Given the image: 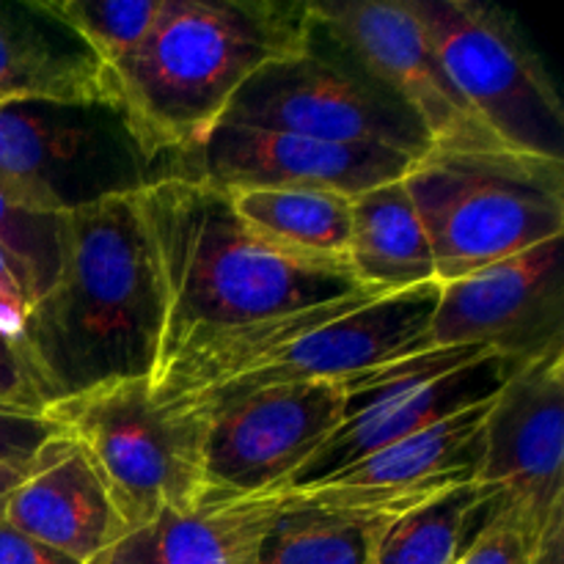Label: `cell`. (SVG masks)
Instances as JSON below:
<instances>
[{
    "label": "cell",
    "mask_w": 564,
    "mask_h": 564,
    "mask_svg": "<svg viewBox=\"0 0 564 564\" xmlns=\"http://www.w3.org/2000/svg\"><path fill=\"white\" fill-rule=\"evenodd\" d=\"M138 202L165 297L154 378L209 341L369 292L347 262L264 240L235 213L226 193L204 182L163 180Z\"/></svg>",
    "instance_id": "obj_1"
},
{
    "label": "cell",
    "mask_w": 564,
    "mask_h": 564,
    "mask_svg": "<svg viewBox=\"0 0 564 564\" xmlns=\"http://www.w3.org/2000/svg\"><path fill=\"white\" fill-rule=\"evenodd\" d=\"M163 325V281L138 196L64 215L58 279L28 306L17 336L42 400L152 380Z\"/></svg>",
    "instance_id": "obj_2"
},
{
    "label": "cell",
    "mask_w": 564,
    "mask_h": 564,
    "mask_svg": "<svg viewBox=\"0 0 564 564\" xmlns=\"http://www.w3.org/2000/svg\"><path fill=\"white\" fill-rule=\"evenodd\" d=\"M308 36V3L163 0L149 36L113 69L116 97L158 152H185L253 72L303 53Z\"/></svg>",
    "instance_id": "obj_3"
},
{
    "label": "cell",
    "mask_w": 564,
    "mask_h": 564,
    "mask_svg": "<svg viewBox=\"0 0 564 564\" xmlns=\"http://www.w3.org/2000/svg\"><path fill=\"white\" fill-rule=\"evenodd\" d=\"M435 259L449 284L564 237V163L516 149L433 147L405 174Z\"/></svg>",
    "instance_id": "obj_4"
},
{
    "label": "cell",
    "mask_w": 564,
    "mask_h": 564,
    "mask_svg": "<svg viewBox=\"0 0 564 564\" xmlns=\"http://www.w3.org/2000/svg\"><path fill=\"white\" fill-rule=\"evenodd\" d=\"M171 176L174 154L158 152L119 102H0V193L17 207L69 215Z\"/></svg>",
    "instance_id": "obj_5"
},
{
    "label": "cell",
    "mask_w": 564,
    "mask_h": 564,
    "mask_svg": "<svg viewBox=\"0 0 564 564\" xmlns=\"http://www.w3.org/2000/svg\"><path fill=\"white\" fill-rule=\"evenodd\" d=\"M44 413L91 457L127 532L207 494L204 419L154 400L152 380L102 386Z\"/></svg>",
    "instance_id": "obj_6"
},
{
    "label": "cell",
    "mask_w": 564,
    "mask_h": 564,
    "mask_svg": "<svg viewBox=\"0 0 564 564\" xmlns=\"http://www.w3.org/2000/svg\"><path fill=\"white\" fill-rule=\"evenodd\" d=\"M516 367L521 364L485 347H433L345 378L339 427L275 494L323 482L397 441L490 402Z\"/></svg>",
    "instance_id": "obj_7"
},
{
    "label": "cell",
    "mask_w": 564,
    "mask_h": 564,
    "mask_svg": "<svg viewBox=\"0 0 564 564\" xmlns=\"http://www.w3.org/2000/svg\"><path fill=\"white\" fill-rule=\"evenodd\" d=\"M218 124L383 147L413 160L433 149L419 116L314 25L303 53L270 61L242 83Z\"/></svg>",
    "instance_id": "obj_8"
},
{
    "label": "cell",
    "mask_w": 564,
    "mask_h": 564,
    "mask_svg": "<svg viewBox=\"0 0 564 564\" xmlns=\"http://www.w3.org/2000/svg\"><path fill=\"white\" fill-rule=\"evenodd\" d=\"M452 86L516 152L564 163V108L540 55L516 22L477 0H408Z\"/></svg>",
    "instance_id": "obj_9"
},
{
    "label": "cell",
    "mask_w": 564,
    "mask_h": 564,
    "mask_svg": "<svg viewBox=\"0 0 564 564\" xmlns=\"http://www.w3.org/2000/svg\"><path fill=\"white\" fill-rule=\"evenodd\" d=\"M477 482L494 518L538 543L564 512V345L523 361L494 397Z\"/></svg>",
    "instance_id": "obj_10"
},
{
    "label": "cell",
    "mask_w": 564,
    "mask_h": 564,
    "mask_svg": "<svg viewBox=\"0 0 564 564\" xmlns=\"http://www.w3.org/2000/svg\"><path fill=\"white\" fill-rule=\"evenodd\" d=\"M341 413V380L268 386L198 413L204 488L220 499L275 494L339 427Z\"/></svg>",
    "instance_id": "obj_11"
},
{
    "label": "cell",
    "mask_w": 564,
    "mask_h": 564,
    "mask_svg": "<svg viewBox=\"0 0 564 564\" xmlns=\"http://www.w3.org/2000/svg\"><path fill=\"white\" fill-rule=\"evenodd\" d=\"M314 31L402 99L438 149H507L452 86L408 0L308 3Z\"/></svg>",
    "instance_id": "obj_12"
},
{
    "label": "cell",
    "mask_w": 564,
    "mask_h": 564,
    "mask_svg": "<svg viewBox=\"0 0 564 564\" xmlns=\"http://www.w3.org/2000/svg\"><path fill=\"white\" fill-rule=\"evenodd\" d=\"M564 237L441 284L433 347H485L523 364L564 345Z\"/></svg>",
    "instance_id": "obj_13"
},
{
    "label": "cell",
    "mask_w": 564,
    "mask_h": 564,
    "mask_svg": "<svg viewBox=\"0 0 564 564\" xmlns=\"http://www.w3.org/2000/svg\"><path fill=\"white\" fill-rule=\"evenodd\" d=\"M438 295L441 284H424L375 297L264 352L257 364L218 389L169 408L198 416L268 386L345 380L364 369L427 350V330Z\"/></svg>",
    "instance_id": "obj_14"
},
{
    "label": "cell",
    "mask_w": 564,
    "mask_h": 564,
    "mask_svg": "<svg viewBox=\"0 0 564 564\" xmlns=\"http://www.w3.org/2000/svg\"><path fill=\"white\" fill-rule=\"evenodd\" d=\"M413 163L416 160L408 154L383 147L218 124L198 147L174 154L171 180H196L220 193L306 187L356 198L402 180Z\"/></svg>",
    "instance_id": "obj_15"
},
{
    "label": "cell",
    "mask_w": 564,
    "mask_h": 564,
    "mask_svg": "<svg viewBox=\"0 0 564 564\" xmlns=\"http://www.w3.org/2000/svg\"><path fill=\"white\" fill-rule=\"evenodd\" d=\"M3 521L83 564L127 534L91 457L66 433L33 457L31 474L6 505Z\"/></svg>",
    "instance_id": "obj_16"
},
{
    "label": "cell",
    "mask_w": 564,
    "mask_h": 564,
    "mask_svg": "<svg viewBox=\"0 0 564 564\" xmlns=\"http://www.w3.org/2000/svg\"><path fill=\"white\" fill-rule=\"evenodd\" d=\"M9 99L119 102L108 66L47 0L0 3V102Z\"/></svg>",
    "instance_id": "obj_17"
},
{
    "label": "cell",
    "mask_w": 564,
    "mask_h": 564,
    "mask_svg": "<svg viewBox=\"0 0 564 564\" xmlns=\"http://www.w3.org/2000/svg\"><path fill=\"white\" fill-rule=\"evenodd\" d=\"M281 494L220 499L204 494L127 532L88 564H257V545Z\"/></svg>",
    "instance_id": "obj_18"
},
{
    "label": "cell",
    "mask_w": 564,
    "mask_h": 564,
    "mask_svg": "<svg viewBox=\"0 0 564 564\" xmlns=\"http://www.w3.org/2000/svg\"><path fill=\"white\" fill-rule=\"evenodd\" d=\"M347 268L375 295L416 290L435 281V259L405 176L350 202Z\"/></svg>",
    "instance_id": "obj_19"
},
{
    "label": "cell",
    "mask_w": 564,
    "mask_h": 564,
    "mask_svg": "<svg viewBox=\"0 0 564 564\" xmlns=\"http://www.w3.org/2000/svg\"><path fill=\"white\" fill-rule=\"evenodd\" d=\"M490 402L455 413L411 438L397 441L317 485L438 494L455 485L474 482L482 460V427Z\"/></svg>",
    "instance_id": "obj_20"
},
{
    "label": "cell",
    "mask_w": 564,
    "mask_h": 564,
    "mask_svg": "<svg viewBox=\"0 0 564 564\" xmlns=\"http://www.w3.org/2000/svg\"><path fill=\"white\" fill-rule=\"evenodd\" d=\"M394 516L334 507L306 490L281 494L257 545V564H369Z\"/></svg>",
    "instance_id": "obj_21"
},
{
    "label": "cell",
    "mask_w": 564,
    "mask_h": 564,
    "mask_svg": "<svg viewBox=\"0 0 564 564\" xmlns=\"http://www.w3.org/2000/svg\"><path fill=\"white\" fill-rule=\"evenodd\" d=\"M494 518V496L474 482L427 496L386 523L369 564H460Z\"/></svg>",
    "instance_id": "obj_22"
},
{
    "label": "cell",
    "mask_w": 564,
    "mask_h": 564,
    "mask_svg": "<svg viewBox=\"0 0 564 564\" xmlns=\"http://www.w3.org/2000/svg\"><path fill=\"white\" fill-rule=\"evenodd\" d=\"M257 235L286 251L347 262L350 196L306 187H253L226 193Z\"/></svg>",
    "instance_id": "obj_23"
},
{
    "label": "cell",
    "mask_w": 564,
    "mask_h": 564,
    "mask_svg": "<svg viewBox=\"0 0 564 564\" xmlns=\"http://www.w3.org/2000/svg\"><path fill=\"white\" fill-rule=\"evenodd\" d=\"M47 6L91 47L110 75L135 53L163 11V0H47Z\"/></svg>",
    "instance_id": "obj_24"
},
{
    "label": "cell",
    "mask_w": 564,
    "mask_h": 564,
    "mask_svg": "<svg viewBox=\"0 0 564 564\" xmlns=\"http://www.w3.org/2000/svg\"><path fill=\"white\" fill-rule=\"evenodd\" d=\"M0 253L28 306L55 284L64 257V215L31 213L0 193Z\"/></svg>",
    "instance_id": "obj_25"
},
{
    "label": "cell",
    "mask_w": 564,
    "mask_h": 564,
    "mask_svg": "<svg viewBox=\"0 0 564 564\" xmlns=\"http://www.w3.org/2000/svg\"><path fill=\"white\" fill-rule=\"evenodd\" d=\"M61 433L47 413L0 411V463H31Z\"/></svg>",
    "instance_id": "obj_26"
},
{
    "label": "cell",
    "mask_w": 564,
    "mask_h": 564,
    "mask_svg": "<svg viewBox=\"0 0 564 564\" xmlns=\"http://www.w3.org/2000/svg\"><path fill=\"white\" fill-rule=\"evenodd\" d=\"M0 411L44 413L47 402L39 394V386L22 358L14 339L0 334Z\"/></svg>",
    "instance_id": "obj_27"
},
{
    "label": "cell",
    "mask_w": 564,
    "mask_h": 564,
    "mask_svg": "<svg viewBox=\"0 0 564 564\" xmlns=\"http://www.w3.org/2000/svg\"><path fill=\"white\" fill-rule=\"evenodd\" d=\"M534 545L507 521L490 518L460 564H532Z\"/></svg>",
    "instance_id": "obj_28"
},
{
    "label": "cell",
    "mask_w": 564,
    "mask_h": 564,
    "mask_svg": "<svg viewBox=\"0 0 564 564\" xmlns=\"http://www.w3.org/2000/svg\"><path fill=\"white\" fill-rule=\"evenodd\" d=\"M0 564H83L0 521Z\"/></svg>",
    "instance_id": "obj_29"
},
{
    "label": "cell",
    "mask_w": 564,
    "mask_h": 564,
    "mask_svg": "<svg viewBox=\"0 0 564 564\" xmlns=\"http://www.w3.org/2000/svg\"><path fill=\"white\" fill-rule=\"evenodd\" d=\"M28 301L22 295L20 284H17L14 273H11L9 262L0 253V334L17 341L22 323H25Z\"/></svg>",
    "instance_id": "obj_30"
},
{
    "label": "cell",
    "mask_w": 564,
    "mask_h": 564,
    "mask_svg": "<svg viewBox=\"0 0 564 564\" xmlns=\"http://www.w3.org/2000/svg\"><path fill=\"white\" fill-rule=\"evenodd\" d=\"M31 463H0V521H3V512H6V505H9L11 496L17 494V488H20L22 482L28 479V474H31Z\"/></svg>",
    "instance_id": "obj_31"
}]
</instances>
